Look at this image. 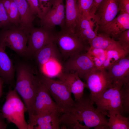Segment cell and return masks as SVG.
<instances>
[{
	"mask_svg": "<svg viewBox=\"0 0 129 129\" xmlns=\"http://www.w3.org/2000/svg\"><path fill=\"white\" fill-rule=\"evenodd\" d=\"M74 101L71 109L59 116L60 129H108L106 116L94 107L90 97L83 96Z\"/></svg>",
	"mask_w": 129,
	"mask_h": 129,
	"instance_id": "obj_1",
	"label": "cell"
},
{
	"mask_svg": "<svg viewBox=\"0 0 129 129\" xmlns=\"http://www.w3.org/2000/svg\"><path fill=\"white\" fill-rule=\"evenodd\" d=\"M15 89L21 96L26 106L29 115V121L33 116V106L39 80L32 67L21 63L16 66Z\"/></svg>",
	"mask_w": 129,
	"mask_h": 129,
	"instance_id": "obj_2",
	"label": "cell"
},
{
	"mask_svg": "<svg viewBox=\"0 0 129 129\" xmlns=\"http://www.w3.org/2000/svg\"><path fill=\"white\" fill-rule=\"evenodd\" d=\"M26 111V106L15 89H10L1 110L3 117L9 123L13 124L19 129H29L28 124L25 117Z\"/></svg>",
	"mask_w": 129,
	"mask_h": 129,
	"instance_id": "obj_3",
	"label": "cell"
},
{
	"mask_svg": "<svg viewBox=\"0 0 129 129\" xmlns=\"http://www.w3.org/2000/svg\"><path fill=\"white\" fill-rule=\"evenodd\" d=\"M36 74L40 82L48 90L62 113L70 111L73 106L75 101L65 83L59 79L55 80L47 77L39 72H36Z\"/></svg>",
	"mask_w": 129,
	"mask_h": 129,
	"instance_id": "obj_4",
	"label": "cell"
},
{
	"mask_svg": "<svg viewBox=\"0 0 129 129\" xmlns=\"http://www.w3.org/2000/svg\"><path fill=\"white\" fill-rule=\"evenodd\" d=\"M125 82L119 80L114 82L99 98L94 101L97 109L108 116L123 113L121 89Z\"/></svg>",
	"mask_w": 129,
	"mask_h": 129,
	"instance_id": "obj_5",
	"label": "cell"
},
{
	"mask_svg": "<svg viewBox=\"0 0 129 129\" xmlns=\"http://www.w3.org/2000/svg\"><path fill=\"white\" fill-rule=\"evenodd\" d=\"M54 41L65 60L73 54L87 52L90 47L74 32L64 29L57 32Z\"/></svg>",
	"mask_w": 129,
	"mask_h": 129,
	"instance_id": "obj_6",
	"label": "cell"
},
{
	"mask_svg": "<svg viewBox=\"0 0 129 129\" xmlns=\"http://www.w3.org/2000/svg\"><path fill=\"white\" fill-rule=\"evenodd\" d=\"M28 34L20 26H12L0 31V43L20 55L25 56Z\"/></svg>",
	"mask_w": 129,
	"mask_h": 129,
	"instance_id": "obj_7",
	"label": "cell"
},
{
	"mask_svg": "<svg viewBox=\"0 0 129 129\" xmlns=\"http://www.w3.org/2000/svg\"><path fill=\"white\" fill-rule=\"evenodd\" d=\"M56 31L55 28L42 26H33L28 31L26 56H33L35 53L45 46L55 41Z\"/></svg>",
	"mask_w": 129,
	"mask_h": 129,
	"instance_id": "obj_8",
	"label": "cell"
},
{
	"mask_svg": "<svg viewBox=\"0 0 129 129\" xmlns=\"http://www.w3.org/2000/svg\"><path fill=\"white\" fill-rule=\"evenodd\" d=\"M106 69L96 68L86 76L85 80L87 88L90 90L91 100L94 101L110 87L113 83V80Z\"/></svg>",
	"mask_w": 129,
	"mask_h": 129,
	"instance_id": "obj_9",
	"label": "cell"
},
{
	"mask_svg": "<svg viewBox=\"0 0 129 129\" xmlns=\"http://www.w3.org/2000/svg\"><path fill=\"white\" fill-rule=\"evenodd\" d=\"M65 60L62 64V70L77 72L81 78L85 80L91 71L97 68L87 52L73 54Z\"/></svg>",
	"mask_w": 129,
	"mask_h": 129,
	"instance_id": "obj_10",
	"label": "cell"
},
{
	"mask_svg": "<svg viewBox=\"0 0 129 129\" xmlns=\"http://www.w3.org/2000/svg\"><path fill=\"white\" fill-rule=\"evenodd\" d=\"M33 111V118L34 116L53 112L62 113L53 100L47 88L39 80L34 100Z\"/></svg>",
	"mask_w": 129,
	"mask_h": 129,
	"instance_id": "obj_11",
	"label": "cell"
},
{
	"mask_svg": "<svg viewBox=\"0 0 129 129\" xmlns=\"http://www.w3.org/2000/svg\"><path fill=\"white\" fill-rule=\"evenodd\" d=\"M64 1L53 0L50 8L40 18L41 26L55 28L58 26L61 29L64 28L65 17Z\"/></svg>",
	"mask_w": 129,
	"mask_h": 129,
	"instance_id": "obj_12",
	"label": "cell"
},
{
	"mask_svg": "<svg viewBox=\"0 0 129 129\" xmlns=\"http://www.w3.org/2000/svg\"><path fill=\"white\" fill-rule=\"evenodd\" d=\"M97 33H103L113 38H117L120 34L129 29V14L120 12L119 14L107 23L96 27Z\"/></svg>",
	"mask_w": 129,
	"mask_h": 129,
	"instance_id": "obj_13",
	"label": "cell"
},
{
	"mask_svg": "<svg viewBox=\"0 0 129 129\" xmlns=\"http://www.w3.org/2000/svg\"><path fill=\"white\" fill-rule=\"evenodd\" d=\"M119 11L117 0H103L92 18L96 27L111 21Z\"/></svg>",
	"mask_w": 129,
	"mask_h": 129,
	"instance_id": "obj_14",
	"label": "cell"
},
{
	"mask_svg": "<svg viewBox=\"0 0 129 129\" xmlns=\"http://www.w3.org/2000/svg\"><path fill=\"white\" fill-rule=\"evenodd\" d=\"M56 77L67 85L73 94L75 101L78 100L82 97L84 89L87 88V85L82 81L77 73H69L61 70Z\"/></svg>",
	"mask_w": 129,
	"mask_h": 129,
	"instance_id": "obj_15",
	"label": "cell"
},
{
	"mask_svg": "<svg viewBox=\"0 0 129 129\" xmlns=\"http://www.w3.org/2000/svg\"><path fill=\"white\" fill-rule=\"evenodd\" d=\"M61 113L53 112L34 116L28 124L29 129H59Z\"/></svg>",
	"mask_w": 129,
	"mask_h": 129,
	"instance_id": "obj_16",
	"label": "cell"
},
{
	"mask_svg": "<svg viewBox=\"0 0 129 129\" xmlns=\"http://www.w3.org/2000/svg\"><path fill=\"white\" fill-rule=\"evenodd\" d=\"M33 57L40 70L45 64L51 60H55L59 62L62 59L55 41L42 47L35 53Z\"/></svg>",
	"mask_w": 129,
	"mask_h": 129,
	"instance_id": "obj_17",
	"label": "cell"
},
{
	"mask_svg": "<svg viewBox=\"0 0 129 129\" xmlns=\"http://www.w3.org/2000/svg\"><path fill=\"white\" fill-rule=\"evenodd\" d=\"M0 43V77L4 82L10 85L14 82L15 70L12 60Z\"/></svg>",
	"mask_w": 129,
	"mask_h": 129,
	"instance_id": "obj_18",
	"label": "cell"
},
{
	"mask_svg": "<svg viewBox=\"0 0 129 129\" xmlns=\"http://www.w3.org/2000/svg\"><path fill=\"white\" fill-rule=\"evenodd\" d=\"M107 69L113 82L119 80L129 82V55L120 59Z\"/></svg>",
	"mask_w": 129,
	"mask_h": 129,
	"instance_id": "obj_19",
	"label": "cell"
},
{
	"mask_svg": "<svg viewBox=\"0 0 129 129\" xmlns=\"http://www.w3.org/2000/svg\"><path fill=\"white\" fill-rule=\"evenodd\" d=\"M74 32L82 40L89 44L97 34L91 27V20L85 16L77 17Z\"/></svg>",
	"mask_w": 129,
	"mask_h": 129,
	"instance_id": "obj_20",
	"label": "cell"
},
{
	"mask_svg": "<svg viewBox=\"0 0 129 129\" xmlns=\"http://www.w3.org/2000/svg\"><path fill=\"white\" fill-rule=\"evenodd\" d=\"M16 5L21 19L20 27L28 33L33 26V22L36 16L32 12L26 0H13Z\"/></svg>",
	"mask_w": 129,
	"mask_h": 129,
	"instance_id": "obj_21",
	"label": "cell"
},
{
	"mask_svg": "<svg viewBox=\"0 0 129 129\" xmlns=\"http://www.w3.org/2000/svg\"><path fill=\"white\" fill-rule=\"evenodd\" d=\"M89 44L90 47L100 48L107 51L110 50L124 51L117 41L101 33H97L96 37Z\"/></svg>",
	"mask_w": 129,
	"mask_h": 129,
	"instance_id": "obj_22",
	"label": "cell"
},
{
	"mask_svg": "<svg viewBox=\"0 0 129 129\" xmlns=\"http://www.w3.org/2000/svg\"><path fill=\"white\" fill-rule=\"evenodd\" d=\"M65 2V30L74 32L78 9L77 0H64Z\"/></svg>",
	"mask_w": 129,
	"mask_h": 129,
	"instance_id": "obj_23",
	"label": "cell"
},
{
	"mask_svg": "<svg viewBox=\"0 0 129 129\" xmlns=\"http://www.w3.org/2000/svg\"><path fill=\"white\" fill-rule=\"evenodd\" d=\"M107 51L103 49L90 47L87 53L97 69L103 68L106 59Z\"/></svg>",
	"mask_w": 129,
	"mask_h": 129,
	"instance_id": "obj_24",
	"label": "cell"
},
{
	"mask_svg": "<svg viewBox=\"0 0 129 129\" xmlns=\"http://www.w3.org/2000/svg\"><path fill=\"white\" fill-rule=\"evenodd\" d=\"M108 125L110 129H129L128 118L118 113L109 115Z\"/></svg>",
	"mask_w": 129,
	"mask_h": 129,
	"instance_id": "obj_25",
	"label": "cell"
},
{
	"mask_svg": "<svg viewBox=\"0 0 129 129\" xmlns=\"http://www.w3.org/2000/svg\"><path fill=\"white\" fill-rule=\"evenodd\" d=\"M128 54L124 50H110L107 51L106 57L103 68L107 69L115 63Z\"/></svg>",
	"mask_w": 129,
	"mask_h": 129,
	"instance_id": "obj_26",
	"label": "cell"
},
{
	"mask_svg": "<svg viewBox=\"0 0 129 129\" xmlns=\"http://www.w3.org/2000/svg\"><path fill=\"white\" fill-rule=\"evenodd\" d=\"M94 1V0H77L78 16H85L90 19V15L93 5Z\"/></svg>",
	"mask_w": 129,
	"mask_h": 129,
	"instance_id": "obj_27",
	"label": "cell"
},
{
	"mask_svg": "<svg viewBox=\"0 0 129 129\" xmlns=\"http://www.w3.org/2000/svg\"><path fill=\"white\" fill-rule=\"evenodd\" d=\"M8 16L12 26H20L21 22L20 14L16 5L13 0H11V2Z\"/></svg>",
	"mask_w": 129,
	"mask_h": 129,
	"instance_id": "obj_28",
	"label": "cell"
},
{
	"mask_svg": "<svg viewBox=\"0 0 129 129\" xmlns=\"http://www.w3.org/2000/svg\"><path fill=\"white\" fill-rule=\"evenodd\" d=\"M121 96L123 112L129 113V82L124 83L121 89Z\"/></svg>",
	"mask_w": 129,
	"mask_h": 129,
	"instance_id": "obj_29",
	"label": "cell"
},
{
	"mask_svg": "<svg viewBox=\"0 0 129 129\" xmlns=\"http://www.w3.org/2000/svg\"><path fill=\"white\" fill-rule=\"evenodd\" d=\"M12 26H13L10 22L3 0H0V30L7 29Z\"/></svg>",
	"mask_w": 129,
	"mask_h": 129,
	"instance_id": "obj_30",
	"label": "cell"
},
{
	"mask_svg": "<svg viewBox=\"0 0 129 129\" xmlns=\"http://www.w3.org/2000/svg\"><path fill=\"white\" fill-rule=\"evenodd\" d=\"M117 41L123 49L129 53V29L121 33L118 36Z\"/></svg>",
	"mask_w": 129,
	"mask_h": 129,
	"instance_id": "obj_31",
	"label": "cell"
},
{
	"mask_svg": "<svg viewBox=\"0 0 129 129\" xmlns=\"http://www.w3.org/2000/svg\"><path fill=\"white\" fill-rule=\"evenodd\" d=\"M27 2L31 11L35 16L40 18L41 12L38 0H26Z\"/></svg>",
	"mask_w": 129,
	"mask_h": 129,
	"instance_id": "obj_32",
	"label": "cell"
},
{
	"mask_svg": "<svg viewBox=\"0 0 129 129\" xmlns=\"http://www.w3.org/2000/svg\"><path fill=\"white\" fill-rule=\"evenodd\" d=\"M38 0L41 12V17L50 8L52 5L53 0Z\"/></svg>",
	"mask_w": 129,
	"mask_h": 129,
	"instance_id": "obj_33",
	"label": "cell"
},
{
	"mask_svg": "<svg viewBox=\"0 0 129 129\" xmlns=\"http://www.w3.org/2000/svg\"><path fill=\"white\" fill-rule=\"evenodd\" d=\"M120 12L129 14V0H117Z\"/></svg>",
	"mask_w": 129,
	"mask_h": 129,
	"instance_id": "obj_34",
	"label": "cell"
},
{
	"mask_svg": "<svg viewBox=\"0 0 129 129\" xmlns=\"http://www.w3.org/2000/svg\"><path fill=\"white\" fill-rule=\"evenodd\" d=\"M102 0H94L93 5L90 14V16L91 18L93 17Z\"/></svg>",
	"mask_w": 129,
	"mask_h": 129,
	"instance_id": "obj_35",
	"label": "cell"
},
{
	"mask_svg": "<svg viewBox=\"0 0 129 129\" xmlns=\"http://www.w3.org/2000/svg\"><path fill=\"white\" fill-rule=\"evenodd\" d=\"M11 1V0H3L4 7L7 12L8 16L10 11Z\"/></svg>",
	"mask_w": 129,
	"mask_h": 129,
	"instance_id": "obj_36",
	"label": "cell"
},
{
	"mask_svg": "<svg viewBox=\"0 0 129 129\" xmlns=\"http://www.w3.org/2000/svg\"><path fill=\"white\" fill-rule=\"evenodd\" d=\"M5 119L0 114V129H5L7 127V125L4 120Z\"/></svg>",
	"mask_w": 129,
	"mask_h": 129,
	"instance_id": "obj_37",
	"label": "cell"
},
{
	"mask_svg": "<svg viewBox=\"0 0 129 129\" xmlns=\"http://www.w3.org/2000/svg\"><path fill=\"white\" fill-rule=\"evenodd\" d=\"M4 82L3 79L0 77V99L3 93V85Z\"/></svg>",
	"mask_w": 129,
	"mask_h": 129,
	"instance_id": "obj_38",
	"label": "cell"
}]
</instances>
